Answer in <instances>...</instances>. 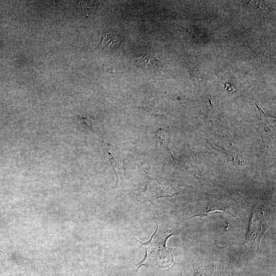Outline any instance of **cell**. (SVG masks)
<instances>
[{"label": "cell", "mask_w": 276, "mask_h": 276, "mask_svg": "<svg viewBox=\"0 0 276 276\" xmlns=\"http://www.w3.org/2000/svg\"><path fill=\"white\" fill-rule=\"evenodd\" d=\"M121 41V37L118 34L106 31L103 35L100 46L109 50H113L119 47Z\"/></svg>", "instance_id": "cell-5"}, {"label": "cell", "mask_w": 276, "mask_h": 276, "mask_svg": "<svg viewBox=\"0 0 276 276\" xmlns=\"http://www.w3.org/2000/svg\"><path fill=\"white\" fill-rule=\"evenodd\" d=\"M134 63L137 66L145 70L154 69L158 63L156 58L148 54H144L137 57Z\"/></svg>", "instance_id": "cell-7"}, {"label": "cell", "mask_w": 276, "mask_h": 276, "mask_svg": "<svg viewBox=\"0 0 276 276\" xmlns=\"http://www.w3.org/2000/svg\"><path fill=\"white\" fill-rule=\"evenodd\" d=\"M144 178L143 184L139 188L138 193L135 194L141 203L152 200L163 196H169L163 192V186L167 184L164 180L160 179L149 177L143 169Z\"/></svg>", "instance_id": "cell-3"}, {"label": "cell", "mask_w": 276, "mask_h": 276, "mask_svg": "<svg viewBox=\"0 0 276 276\" xmlns=\"http://www.w3.org/2000/svg\"><path fill=\"white\" fill-rule=\"evenodd\" d=\"M78 118L81 122L88 126L91 130H93L94 132L96 133L94 127L93 119L91 117L85 115L78 114Z\"/></svg>", "instance_id": "cell-10"}, {"label": "cell", "mask_w": 276, "mask_h": 276, "mask_svg": "<svg viewBox=\"0 0 276 276\" xmlns=\"http://www.w3.org/2000/svg\"><path fill=\"white\" fill-rule=\"evenodd\" d=\"M93 1H80V5L82 11V13L84 16L88 15L93 12L94 9V3Z\"/></svg>", "instance_id": "cell-9"}, {"label": "cell", "mask_w": 276, "mask_h": 276, "mask_svg": "<svg viewBox=\"0 0 276 276\" xmlns=\"http://www.w3.org/2000/svg\"><path fill=\"white\" fill-rule=\"evenodd\" d=\"M186 67L192 79L195 78L198 74L200 66L196 62L193 61L187 62Z\"/></svg>", "instance_id": "cell-8"}, {"label": "cell", "mask_w": 276, "mask_h": 276, "mask_svg": "<svg viewBox=\"0 0 276 276\" xmlns=\"http://www.w3.org/2000/svg\"><path fill=\"white\" fill-rule=\"evenodd\" d=\"M104 143L106 145L107 151L109 156V160L111 162L117 175V183L120 177H121L123 180V176L125 170L123 161L117 152L115 150L114 148L111 145L105 142Z\"/></svg>", "instance_id": "cell-4"}, {"label": "cell", "mask_w": 276, "mask_h": 276, "mask_svg": "<svg viewBox=\"0 0 276 276\" xmlns=\"http://www.w3.org/2000/svg\"><path fill=\"white\" fill-rule=\"evenodd\" d=\"M249 213L248 229L242 245L257 252L262 236L270 224V211L262 208H252Z\"/></svg>", "instance_id": "cell-2"}, {"label": "cell", "mask_w": 276, "mask_h": 276, "mask_svg": "<svg viewBox=\"0 0 276 276\" xmlns=\"http://www.w3.org/2000/svg\"><path fill=\"white\" fill-rule=\"evenodd\" d=\"M193 268L194 276H215L216 265L212 260H207L201 265Z\"/></svg>", "instance_id": "cell-6"}, {"label": "cell", "mask_w": 276, "mask_h": 276, "mask_svg": "<svg viewBox=\"0 0 276 276\" xmlns=\"http://www.w3.org/2000/svg\"><path fill=\"white\" fill-rule=\"evenodd\" d=\"M156 229L150 239L147 242L143 243L133 238L134 239L144 245L146 248V254L144 258L137 264V269L142 266L156 265L159 267L166 268L172 265L174 262V256L172 249L166 246L168 239L176 233L173 229L168 230L164 233H157L158 224Z\"/></svg>", "instance_id": "cell-1"}]
</instances>
